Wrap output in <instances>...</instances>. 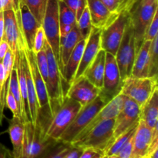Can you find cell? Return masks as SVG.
<instances>
[{
  "label": "cell",
  "instance_id": "7dc6e473",
  "mask_svg": "<svg viewBox=\"0 0 158 158\" xmlns=\"http://www.w3.org/2000/svg\"><path fill=\"white\" fill-rule=\"evenodd\" d=\"M4 27H5V20H4V13L3 12H0V41H2L4 36Z\"/></svg>",
  "mask_w": 158,
  "mask_h": 158
},
{
  "label": "cell",
  "instance_id": "603a6c76",
  "mask_svg": "<svg viewBox=\"0 0 158 158\" xmlns=\"http://www.w3.org/2000/svg\"><path fill=\"white\" fill-rule=\"evenodd\" d=\"M151 41L143 40L136 54L131 76L135 77H149L150 48Z\"/></svg>",
  "mask_w": 158,
  "mask_h": 158
},
{
  "label": "cell",
  "instance_id": "d6986e66",
  "mask_svg": "<svg viewBox=\"0 0 158 158\" xmlns=\"http://www.w3.org/2000/svg\"><path fill=\"white\" fill-rule=\"evenodd\" d=\"M83 36L80 34V30L77 24L68 35L60 37V52H59L58 65L60 72H63V67L67 62L69 56L75 49L77 43L83 40Z\"/></svg>",
  "mask_w": 158,
  "mask_h": 158
},
{
  "label": "cell",
  "instance_id": "cb8c5ba5",
  "mask_svg": "<svg viewBox=\"0 0 158 158\" xmlns=\"http://www.w3.org/2000/svg\"><path fill=\"white\" fill-rule=\"evenodd\" d=\"M86 40L87 39H83L77 43L75 49H73L71 55L69 56L67 62L63 67L62 76H63L65 82L67 83L69 86L72 84L76 73H77V68L80 65L83 49H84L85 45L86 43Z\"/></svg>",
  "mask_w": 158,
  "mask_h": 158
},
{
  "label": "cell",
  "instance_id": "ba28073f",
  "mask_svg": "<svg viewBox=\"0 0 158 158\" xmlns=\"http://www.w3.org/2000/svg\"><path fill=\"white\" fill-rule=\"evenodd\" d=\"M60 26L59 0H49L42 22V27L57 63L60 52Z\"/></svg>",
  "mask_w": 158,
  "mask_h": 158
},
{
  "label": "cell",
  "instance_id": "4dcf8cb0",
  "mask_svg": "<svg viewBox=\"0 0 158 158\" xmlns=\"http://www.w3.org/2000/svg\"><path fill=\"white\" fill-rule=\"evenodd\" d=\"M59 17L60 25L77 24L75 13L62 0H59Z\"/></svg>",
  "mask_w": 158,
  "mask_h": 158
},
{
  "label": "cell",
  "instance_id": "ffe728a7",
  "mask_svg": "<svg viewBox=\"0 0 158 158\" xmlns=\"http://www.w3.org/2000/svg\"><path fill=\"white\" fill-rule=\"evenodd\" d=\"M105 57L106 52L100 49L95 59L93 60L89 66L86 68L82 77L87 79L91 83L101 89L103 87V76L105 69Z\"/></svg>",
  "mask_w": 158,
  "mask_h": 158
},
{
  "label": "cell",
  "instance_id": "8992f818",
  "mask_svg": "<svg viewBox=\"0 0 158 158\" xmlns=\"http://www.w3.org/2000/svg\"><path fill=\"white\" fill-rule=\"evenodd\" d=\"M81 107L82 106L78 102L66 97L61 106L54 114L46 130V135L59 141L62 134L73 120Z\"/></svg>",
  "mask_w": 158,
  "mask_h": 158
},
{
  "label": "cell",
  "instance_id": "60d3db41",
  "mask_svg": "<svg viewBox=\"0 0 158 158\" xmlns=\"http://www.w3.org/2000/svg\"><path fill=\"white\" fill-rule=\"evenodd\" d=\"M134 134L123 145V148L120 149L118 154H117V156H119L120 158H131V154H132L133 148H134Z\"/></svg>",
  "mask_w": 158,
  "mask_h": 158
},
{
  "label": "cell",
  "instance_id": "836d02e7",
  "mask_svg": "<svg viewBox=\"0 0 158 158\" xmlns=\"http://www.w3.org/2000/svg\"><path fill=\"white\" fill-rule=\"evenodd\" d=\"M35 54L39 71H40L43 80H44L46 84L48 80V61L47 58H46L45 49H42L41 51Z\"/></svg>",
  "mask_w": 158,
  "mask_h": 158
},
{
  "label": "cell",
  "instance_id": "9c48e42d",
  "mask_svg": "<svg viewBox=\"0 0 158 158\" xmlns=\"http://www.w3.org/2000/svg\"><path fill=\"white\" fill-rule=\"evenodd\" d=\"M130 14L129 12H122L114 23L101 30L100 49L115 56L130 22Z\"/></svg>",
  "mask_w": 158,
  "mask_h": 158
},
{
  "label": "cell",
  "instance_id": "4316f807",
  "mask_svg": "<svg viewBox=\"0 0 158 158\" xmlns=\"http://www.w3.org/2000/svg\"><path fill=\"white\" fill-rule=\"evenodd\" d=\"M9 77H6L2 63H0V126L4 117V110L6 107V97L9 88Z\"/></svg>",
  "mask_w": 158,
  "mask_h": 158
},
{
  "label": "cell",
  "instance_id": "f35d334b",
  "mask_svg": "<svg viewBox=\"0 0 158 158\" xmlns=\"http://www.w3.org/2000/svg\"><path fill=\"white\" fill-rule=\"evenodd\" d=\"M45 42H46V36H45L44 31H43V27H40L37 31L35 34V39L33 42V47H32V51L35 53L41 51L42 49H44Z\"/></svg>",
  "mask_w": 158,
  "mask_h": 158
},
{
  "label": "cell",
  "instance_id": "2e32d148",
  "mask_svg": "<svg viewBox=\"0 0 158 158\" xmlns=\"http://www.w3.org/2000/svg\"><path fill=\"white\" fill-rule=\"evenodd\" d=\"M100 33H101L100 29L93 27L92 30H91L90 33H89V36L86 40V45H85L84 49H83L81 60H80L78 68H77V73H76L73 83L83 76L86 68L92 63L93 60L95 59L97 54L100 51Z\"/></svg>",
  "mask_w": 158,
  "mask_h": 158
},
{
  "label": "cell",
  "instance_id": "7c38bea8",
  "mask_svg": "<svg viewBox=\"0 0 158 158\" xmlns=\"http://www.w3.org/2000/svg\"><path fill=\"white\" fill-rule=\"evenodd\" d=\"M140 110V106L135 101L125 97L123 107L114 119V133L110 146L117 137L139 123Z\"/></svg>",
  "mask_w": 158,
  "mask_h": 158
},
{
  "label": "cell",
  "instance_id": "f1b7e54d",
  "mask_svg": "<svg viewBox=\"0 0 158 158\" xmlns=\"http://www.w3.org/2000/svg\"><path fill=\"white\" fill-rule=\"evenodd\" d=\"M9 89L12 94L13 95L17 105H18L19 110L20 113V117H21V121L23 122V103H22L21 94H20L19 86L18 76H17L16 70L13 68L12 73H11L10 78L9 82Z\"/></svg>",
  "mask_w": 158,
  "mask_h": 158
},
{
  "label": "cell",
  "instance_id": "c3c4849f",
  "mask_svg": "<svg viewBox=\"0 0 158 158\" xmlns=\"http://www.w3.org/2000/svg\"><path fill=\"white\" fill-rule=\"evenodd\" d=\"M148 157H150V158H158V149H156L155 151H153V152L151 153V154H150L149 156H148Z\"/></svg>",
  "mask_w": 158,
  "mask_h": 158
},
{
  "label": "cell",
  "instance_id": "277c9868",
  "mask_svg": "<svg viewBox=\"0 0 158 158\" xmlns=\"http://www.w3.org/2000/svg\"><path fill=\"white\" fill-rule=\"evenodd\" d=\"M157 89V77H135L130 76L122 81L120 94L135 101L141 109Z\"/></svg>",
  "mask_w": 158,
  "mask_h": 158
},
{
  "label": "cell",
  "instance_id": "11a10c76",
  "mask_svg": "<svg viewBox=\"0 0 158 158\" xmlns=\"http://www.w3.org/2000/svg\"><path fill=\"white\" fill-rule=\"evenodd\" d=\"M143 158H144V157H143Z\"/></svg>",
  "mask_w": 158,
  "mask_h": 158
},
{
  "label": "cell",
  "instance_id": "6da1fadb",
  "mask_svg": "<svg viewBox=\"0 0 158 158\" xmlns=\"http://www.w3.org/2000/svg\"><path fill=\"white\" fill-rule=\"evenodd\" d=\"M44 49L48 61V80L46 87L50 102L51 112L53 117L56 111L61 106L66 97V92L69 86L62 76L58 63L46 40Z\"/></svg>",
  "mask_w": 158,
  "mask_h": 158
},
{
  "label": "cell",
  "instance_id": "f5cc1de1",
  "mask_svg": "<svg viewBox=\"0 0 158 158\" xmlns=\"http://www.w3.org/2000/svg\"><path fill=\"white\" fill-rule=\"evenodd\" d=\"M10 158H13V157H12V156H11V157H10Z\"/></svg>",
  "mask_w": 158,
  "mask_h": 158
},
{
  "label": "cell",
  "instance_id": "e575fe53",
  "mask_svg": "<svg viewBox=\"0 0 158 158\" xmlns=\"http://www.w3.org/2000/svg\"><path fill=\"white\" fill-rule=\"evenodd\" d=\"M76 15V19H79L84 9L87 7V0H62Z\"/></svg>",
  "mask_w": 158,
  "mask_h": 158
},
{
  "label": "cell",
  "instance_id": "db71d44e",
  "mask_svg": "<svg viewBox=\"0 0 158 158\" xmlns=\"http://www.w3.org/2000/svg\"><path fill=\"white\" fill-rule=\"evenodd\" d=\"M144 158H150V157H144Z\"/></svg>",
  "mask_w": 158,
  "mask_h": 158
},
{
  "label": "cell",
  "instance_id": "5b68a950",
  "mask_svg": "<svg viewBox=\"0 0 158 158\" xmlns=\"http://www.w3.org/2000/svg\"><path fill=\"white\" fill-rule=\"evenodd\" d=\"M106 102L100 95L89 104L82 106L70 124L60 137L59 141L70 144L75 137L86 127L96 114L106 104Z\"/></svg>",
  "mask_w": 158,
  "mask_h": 158
},
{
  "label": "cell",
  "instance_id": "bcb514c9",
  "mask_svg": "<svg viewBox=\"0 0 158 158\" xmlns=\"http://www.w3.org/2000/svg\"><path fill=\"white\" fill-rule=\"evenodd\" d=\"M12 155V153H10L9 149L0 143V158H10Z\"/></svg>",
  "mask_w": 158,
  "mask_h": 158
},
{
  "label": "cell",
  "instance_id": "e0dca14e",
  "mask_svg": "<svg viewBox=\"0 0 158 158\" xmlns=\"http://www.w3.org/2000/svg\"><path fill=\"white\" fill-rule=\"evenodd\" d=\"M93 27L103 30L114 23L118 14L110 12L100 0H87Z\"/></svg>",
  "mask_w": 158,
  "mask_h": 158
},
{
  "label": "cell",
  "instance_id": "816d5d0a",
  "mask_svg": "<svg viewBox=\"0 0 158 158\" xmlns=\"http://www.w3.org/2000/svg\"><path fill=\"white\" fill-rule=\"evenodd\" d=\"M101 158H107V156H106V155H103L101 157Z\"/></svg>",
  "mask_w": 158,
  "mask_h": 158
},
{
  "label": "cell",
  "instance_id": "484cf974",
  "mask_svg": "<svg viewBox=\"0 0 158 158\" xmlns=\"http://www.w3.org/2000/svg\"><path fill=\"white\" fill-rule=\"evenodd\" d=\"M137 124H138V123H137ZM137 124L134 126L133 127H131V129L127 131L126 132H124L123 134H122L121 135L119 136L118 137H117V138L114 140V141L113 142L112 144L109 147V148H108L106 151V152L104 153V155H117L119 153V151H120V149L123 148V145H124L125 143L128 141V140L134 135V133H135L136 131V129H137Z\"/></svg>",
  "mask_w": 158,
  "mask_h": 158
},
{
  "label": "cell",
  "instance_id": "f546056e",
  "mask_svg": "<svg viewBox=\"0 0 158 158\" xmlns=\"http://www.w3.org/2000/svg\"><path fill=\"white\" fill-rule=\"evenodd\" d=\"M72 148L71 144L59 141L40 158H65Z\"/></svg>",
  "mask_w": 158,
  "mask_h": 158
},
{
  "label": "cell",
  "instance_id": "1f68e13d",
  "mask_svg": "<svg viewBox=\"0 0 158 158\" xmlns=\"http://www.w3.org/2000/svg\"><path fill=\"white\" fill-rule=\"evenodd\" d=\"M77 26L83 39H87L93 29L89 9L86 7L77 22Z\"/></svg>",
  "mask_w": 158,
  "mask_h": 158
},
{
  "label": "cell",
  "instance_id": "5bb4252c",
  "mask_svg": "<svg viewBox=\"0 0 158 158\" xmlns=\"http://www.w3.org/2000/svg\"><path fill=\"white\" fill-rule=\"evenodd\" d=\"M158 137V129L153 130L140 120L134 137V148L131 158L146 157L148 150L155 137Z\"/></svg>",
  "mask_w": 158,
  "mask_h": 158
},
{
  "label": "cell",
  "instance_id": "ee69618b",
  "mask_svg": "<svg viewBox=\"0 0 158 158\" xmlns=\"http://www.w3.org/2000/svg\"><path fill=\"white\" fill-rule=\"evenodd\" d=\"M75 26V25H74ZM74 26H71V25H60V37L65 36V35H68L69 32L72 31L73 29Z\"/></svg>",
  "mask_w": 158,
  "mask_h": 158
},
{
  "label": "cell",
  "instance_id": "681fc988",
  "mask_svg": "<svg viewBox=\"0 0 158 158\" xmlns=\"http://www.w3.org/2000/svg\"><path fill=\"white\" fill-rule=\"evenodd\" d=\"M103 154H101V153L97 152V154H96L95 155H94V157H93L92 158H101V157H102V156H103Z\"/></svg>",
  "mask_w": 158,
  "mask_h": 158
},
{
  "label": "cell",
  "instance_id": "7a4b0ae2",
  "mask_svg": "<svg viewBox=\"0 0 158 158\" xmlns=\"http://www.w3.org/2000/svg\"><path fill=\"white\" fill-rule=\"evenodd\" d=\"M158 12V0H139L130 14L135 37L136 54L138 52L148 26Z\"/></svg>",
  "mask_w": 158,
  "mask_h": 158
},
{
  "label": "cell",
  "instance_id": "83f0119b",
  "mask_svg": "<svg viewBox=\"0 0 158 158\" xmlns=\"http://www.w3.org/2000/svg\"><path fill=\"white\" fill-rule=\"evenodd\" d=\"M48 1L49 0H22L41 25Z\"/></svg>",
  "mask_w": 158,
  "mask_h": 158
},
{
  "label": "cell",
  "instance_id": "ab89813d",
  "mask_svg": "<svg viewBox=\"0 0 158 158\" xmlns=\"http://www.w3.org/2000/svg\"><path fill=\"white\" fill-rule=\"evenodd\" d=\"M21 2L22 0H0V12L9 9L19 11Z\"/></svg>",
  "mask_w": 158,
  "mask_h": 158
},
{
  "label": "cell",
  "instance_id": "8fae6325",
  "mask_svg": "<svg viewBox=\"0 0 158 158\" xmlns=\"http://www.w3.org/2000/svg\"><path fill=\"white\" fill-rule=\"evenodd\" d=\"M4 13L5 27L2 40L6 41L11 50L15 54L19 49L26 48L24 35L20 20L19 10L15 12L12 9L6 10Z\"/></svg>",
  "mask_w": 158,
  "mask_h": 158
},
{
  "label": "cell",
  "instance_id": "4fadbf2b",
  "mask_svg": "<svg viewBox=\"0 0 158 158\" xmlns=\"http://www.w3.org/2000/svg\"><path fill=\"white\" fill-rule=\"evenodd\" d=\"M100 94V89L94 86L87 79L81 77L69 86L66 97L80 103L82 106L94 101Z\"/></svg>",
  "mask_w": 158,
  "mask_h": 158
},
{
  "label": "cell",
  "instance_id": "3957f363",
  "mask_svg": "<svg viewBox=\"0 0 158 158\" xmlns=\"http://www.w3.org/2000/svg\"><path fill=\"white\" fill-rule=\"evenodd\" d=\"M114 119L105 120L97 123L87 134L71 143V146L80 148H92L104 155L110 144L114 133Z\"/></svg>",
  "mask_w": 158,
  "mask_h": 158
},
{
  "label": "cell",
  "instance_id": "7bdbcfd3",
  "mask_svg": "<svg viewBox=\"0 0 158 158\" xmlns=\"http://www.w3.org/2000/svg\"><path fill=\"white\" fill-rule=\"evenodd\" d=\"M9 49V46L8 43H6V41H5L4 40L0 41V63H2Z\"/></svg>",
  "mask_w": 158,
  "mask_h": 158
},
{
  "label": "cell",
  "instance_id": "b9f144b4",
  "mask_svg": "<svg viewBox=\"0 0 158 158\" xmlns=\"http://www.w3.org/2000/svg\"><path fill=\"white\" fill-rule=\"evenodd\" d=\"M83 151V148L72 146V148L65 158H79Z\"/></svg>",
  "mask_w": 158,
  "mask_h": 158
},
{
  "label": "cell",
  "instance_id": "d6a6232c",
  "mask_svg": "<svg viewBox=\"0 0 158 158\" xmlns=\"http://www.w3.org/2000/svg\"><path fill=\"white\" fill-rule=\"evenodd\" d=\"M158 71V35L151 41L150 48L149 77H157Z\"/></svg>",
  "mask_w": 158,
  "mask_h": 158
},
{
  "label": "cell",
  "instance_id": "d4e9b609",
  "mask_svg": "<svg viewBox=\"0 0 158 158\" xmlns=\"http://www.w3.org/2000/svg\"><path fill=\"white\" fill-rule=\"evenodd\" d=\"M140 120L151 129H158V89L141 107Z\"/></svg>",
  "mask_w": 158,
  "mask_h": 158
},
{
  "label": "cell",
  "instance_id": "d590c367",
  "mask_svg": "<svg viewBox=\"0 0 158 158\" xmlns=\"http://www.w3.org/2000/svg\"><path fill=\"white\" fill-rule=\"evenodd\" d=\"M158 32V12H157L153 18L152 21L148 26L146 32L144 34L143 40L146 41H152L157 35Z\"/></svg>",
  "mask_w": 158,
  "mask_h": 158
},
{
  "label": "cell",
  "instance_id": "52a82bcc",
  "mask_svg": "<svg viewBox=\"0 0 158 158\" xmlns=\"http://www.w3.org/2000/svg\"><path fill=\"white\" fill-rule=\"evenodd\" d=\"M136 57V45L134 29L131 22L127 26L120 46L115 55L116 61L123 81L131 76Z\"/></svg>",
  "mask_w": 158,
  "mask_h": 158
},
{
  "label": "cell",
  "instance_id": "44dd1931",
  "mask_svg": "<svg viewBox=\"0 0 158 158\" xmlns=\"http://www.w3.org/2000/svg\"><path fill=\"white\" fill-rule=\"evenodd\" d=\"M22 56H23V65H24V71L26 80V86H27L28 102H29L31 120H32V123H35L37 120V117H38V113L40 107H39L38 100H37L35 86H34L33 80H32V74H31L30 68H29V63H28L27 57H26V52H25V49H22Z\"/></svg>",
  "mask_w": 158,
  "mask_h": 158
},
{
  "label": "cell",
  "instance_id": "7402d4cb",
  "mask_svg": "<svg viewBox=\"0 0 158 158\" xmlns=\"http://www.w3.org/2000/svg\"><path fill=\"white\" fill-rule=\"evenodd\" d=\"M8 133L12 144V157L13 158H22L24 142L25 123L17 117H12V120L9 121Z\"/></svg>",
  "mask_w": 158,
  "mask_h": 158
},
{
  "label": "cell",
  "instance_id": "9a60e30c",
  "mask_svg": "<svg viewBox=\"0 0 158 158\" xmlns=\"http://www.w3.org/2000/svg\"><path fill=\"white\" fill-rule=\"evenodd\" d=\"M125 96L121 94H119L116 96L114 98H113L109 103H106L97 114L95 117L90 120L89 123L86 126V127L75 137L71 143L79 140L83 136L86 135L94 127H95L97 123L103 121L105 120H109V119H115L116 117L118 115L120 111L121 110L122 107L124 103Z\"/></svg>",
  "mask_w": 158,
  "mask_h": 158
},
{
  "label": "cell",
  "instance_id": "ac0fdd59",
  "mask_svg": "<svg viewBox=\"0 0 158 158\" xmlns=\"http://www.w3.org/2000/svg\"><path fill=\"white\" fill-rule=\"evenodd\" d=\"M20 20H21L22 29L26 42V49L32 50L33 42L37 31L42 25L34 17L29 8L22 2L19 8Z\"/></svg>",
  "mask_w": 158,
  "mask_h": 158
},
{
  "label": "cell",
  "instance_id": "30bf717a",
  "mask_svg": "<svg viewBox=\"0 0 158 158\" xmlns=\"http://www.w3.org/2000/svg\"><path fill=\"white\" fill-rule=\"evenodd\" d=\"M121 86L122 80L115 56L106 52L103 87L100 89V96L106 103H109L113 98L120 94Z\"/></svg>",
  "mask_w": 158,
  "mask_h": 158
},
{
  "label": "cell",
  "instance_id": "74e56055",
  "mask_svg": "<svg viewBox=\"0 0 158 158\" xmlns=\"http://www.w3.org/2000/svg\"><path fill=\"white\" fill-rule=\"evenodd\" d=\"M14 55L13 52L9 48L8 49L7 52H6V56L3 58L2 63L3 65V67L5 69V73H6V77H8L11 75V73H12V69L14 67Z\"/></svg>",
  "mask_w": 158,
  "mask_h": 158
},
{
  "label": "cell",
  "instance_id": "f6af8a7d",
  "mask_svg": "<svg viewBox=\"0 0 158 158\" xmlns=\"http://www.w3.org/2000/svg\"><path fill=\"white\" fill-rule=\"evenodd\" d=\"M97 153V151L92 148H84L79 158H92Z\"/></svg>",
  "mask_w": 158,
  "mask_h": 158
},
{
  "label": "cell",
  "instance_id": "8d00e7d4",
  "mask_svg": "<svg viewBox=\"0 0 158 158\" xmlns=\"http://www.w3.org/2000/svg\"><path fill=\"white\" fill-rule=\"evenodd\" d=\"M6 106L12 113V117H17V118H19L21 120V117H20V113L19 110L18 105H17V103L15 101V98H14L13 95L9 91V88H8V91L6 97Z\"/></svg>",
  "mask_w": 158,
  "mask_h": 158
},
{
  "label": "cell",
  "instance_id": "f907efd6",
  "mask_svg": "<svg viewBox=\"0 0 158 158\" xmlns=\"http://www.w3.org/2000/svg\"><path fill=\"white\" fill-rule=\"evenodd\" d=\"M107 158H120V157L117 155H111V156H107Z\"/></svg>",
  "mask_w": 158,
  "mask_h": 158
}]
</instances>
